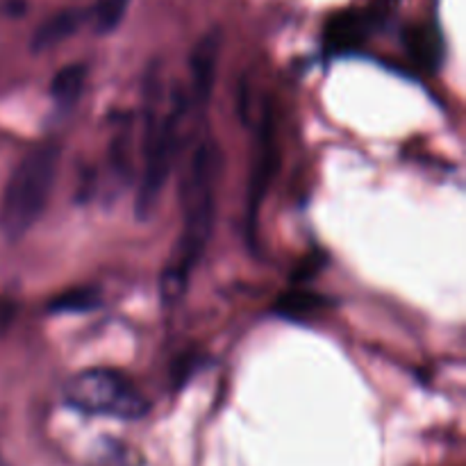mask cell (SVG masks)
Segmentation results:
<instances>
[{"instance_id": "cell-1", "label": "cell", "mask_w": 466, "mask_h": 466, "mask_svg": "<svg viewBox=\"0 0 466 466\" xmlns=\"http://www.w3.org/2000/svg\"><path fill=\"white\" fill-rule=\"evenodd\" d=\"M218 168H221L218 148L212 141H203L191 157L185 189H182V200H185L182 235L173 248V258L164 268L162 282H159V294L167 305L177 303L185 296L191 268L198 264L209 235H212Z\"/></svg>"}, {"instance_id": "cell-11", "label": "cell", "mask_w": 466, "mask_h": 466, "mask_svg": "<svg viewBox=\"0 0 466 466\" xmlns=\"http://www.w3.org/2000/svg\"><path fill=\"white\" fill-rule=\"evenodd\" d=\"M100 305V294L91 287H80V289H68L64 294L55 296L48 303V309L53 314H80L91 312Z\"/></svg>"}, {"instance_id": "cell-3", "label": "cell", "mask_w": 466, "mask_h": 466, "mask_svg": "<svg viewBox=\"0 0 466 466\" xmlns=\"http://www.w3.org/2000/svg\"><path fill=\"white\" fill-rule=\"evenodd\" d=\"M64 399L80 412L105 414V417L127 419V421L146 417L148 412L146 396L123 373L112 371V369L80 371L66 385Z\"/></svg>"}, {"instance_id": "cell-14", "label": "cell", "mask_w": 466, "mask_h": 466, "mask_svg": "<svg viewBox=\"0 0 466 466\" xmlns=\"http://www.w3.org/2000/svg\"><path fill=\"white\" fill-rule=\"evenodd\" d=\"M0 466H7V464H5V460H3V458H0Z\"/></svg>"}, {"instance_id": "cell-2", "label": "cell", "mask_w": 466, "mask_h": 466, "mask_svg": "<svg viewBox=\"0 0 466 466\" xmlns=\"http://www.w3.org/2000/svg\"><path fill=\"white\" fill-rule=\"evenodd\" d=\"M59 155L57 144L36 146L9 176L0 203V230L9 241L25 237L44 214L57 180Z\"/></svg>"}, {"instance_id": "cell-13", "label": "cell", "mask_w": 466, "mask_h": 466, "mask_svg": "<svg viewBox=\"0 0 466 466\" xmlns=\"http://www.w3.org/2000/svg\"><path fill=\"white\" fill-rule=\"evenodd\" d=\"M130 3L132 0H103L96 9V32L109 35L112 30H116L123 18H126Z\"/></svg>"}, {"instance_id": "cell-10", "label": "cell", "mask_w": 466, "mask_h": 466, "mask_svg": "<svg viewBox=\"0 0 466 466\" xmlns=\"http://www.w3.org/2000/svg\"><path fill=\"white\" fill-rule=\"evenodd\" d=\"M86 82V66L85 64H68L64 66L57 76L50 82V96L55 103L62 107H71L77 98L82 96Z\"/></svg>"}, {"instance_id": "cell-5", "label": "cell", "mask_w": 466, "mask_h": 466, "mask_svg": "<svg viewBox=\"0 0 466 466\" xmlns=\"http://www.w3.org/2000/svg\"><path fill=\"white\" fill-rule=\"evenodd\" d=\"M278 168V144H276V123H273L271 107H264L262 123H259L258 135V148H255V162L253 173H250L248 185V230L250 235L255 232V218L259 214V205H262L264 196H267L268 187H271L273 176Z\"/></svg>"}, {"instance_id": "cell-9", "label": "cell", "mask_w": 466, "mask_h": 466, "mask_svg": "<svg viewBox=\"0 0 466 466\" xmlns=\"http://www.w3.org/2000/svg\"><path fill=\"white\" fill-rule=\"evenodd\" d=\"M80 23L82 12H77V9H64V12L55 14V16H50L48 21L36 27L35 36H32V50L41 53V50L62 44L64 39H68L80 27Z\"/></svg>"}, {"instance_id": "cell-4", "label": "cell", "mask_w": 466, "mask_h": 466, "mask_svg": "<svg viewBox=\"0 0 466 466\" xmlns=\"http://www.w3.org/2000/svg\"><path fill=\"white\" fill-rule=\"evenodd\" d=\"M180 121H182V105H173L171 112L159 121L150 123L148 137H146V153H144V171H141L139 187H137L135 214L139 221H146L157 209L162 191L167 187L168 176H171L173 159L177 153V141H180Z\"/></svg>"}, {"instance_id": "cell-7", "label": "cell", "mask_w": 466, "mask_h": 466, "mask_svg": "<svg viewBox=\"0 0 466 466\" xmlns=\"http://www.w3.org/2000/svg\"><path fill=\"white\" fill-rule=\"evenodd\" d=\"M367 36V21L358 12H341L326 25V46L335 53L358 48Z\"/></svg>"}, {"instance_id": "cell-12", "label": "cell", "mask_w": 466, "mask_h": 466, "mask_svg": "<svg viewBox=\"0 0 466 466\" xmlns=\"http://www.w3.org/2000/svg\"><path fill=\"white\" fill-rule=\"evenodd\" d=\"M323 308V296L312 294V291H289V294L280 296V300L276 303V309L285 317L291 319H303L309 317L312 312Z\"/></svg>"}, {"instance_id": "cell-6", "label": "cell", "mask_w": 466, "mask_h": 466, "mask_svg": "<svg viewBox=\"0 0 466 466\" xmlns=\"http://www.w3.org/2000/svg\"><path fill=\"white\" fill-rule=\"evenodd\" d=\"M218 53H221V35H218V30H209L191 50V94H194L196 105H200V107H205L209 96H212Z\"/></svg>"}, {"instance_id": "cell-8", "label": "cell", "mask_w": 466, "mask_h": 466, "mask_svg": "<svg viewBox=\"0 0 466 466\" xmlns=\"http://www.w3.org/2000/svg\"><path fill=\"white\" fill-rule=\"evenodd\" d=\"M405 46L408 53L417 59L428 71H435L440 66L441 57H444V46H441V36L437 35L435 27L431 25H414L405 32Z\"/></svg>"}]
</instances>
